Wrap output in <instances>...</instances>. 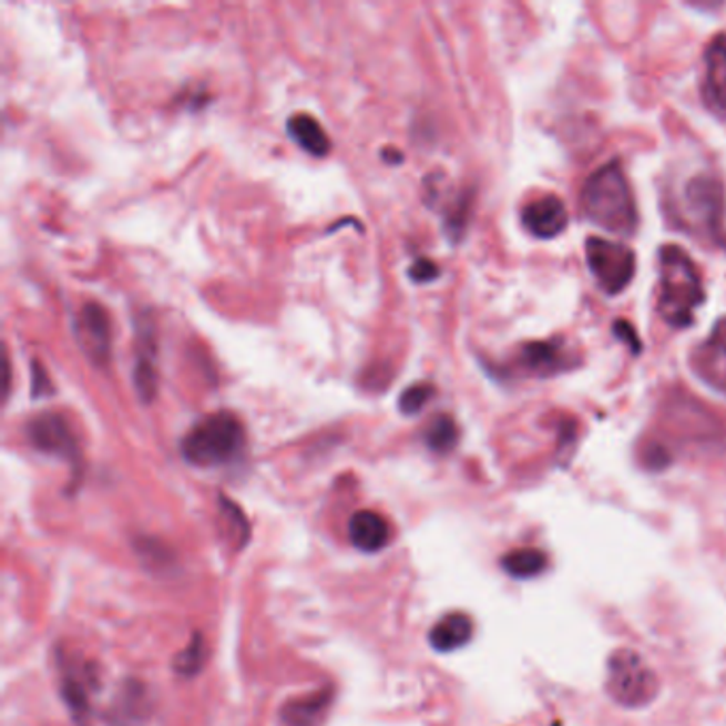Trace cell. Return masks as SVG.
Returning a JSON list of instances; mask_svg holds the SVG:
<instances>
[{"label": "cell", "mask_w": 726, "mask_h": 726, "mask_svg": "<svg viewBox=\"0 0 726 726\" xmlns=\"http://www.w3.org/2000/svg\"><path fill=\"white\" fill-rule=\"evenodd\" d=\"M705 303L703 277L697 263L679 245L667 243L658 249V316L673 328L695 323Z\"/></svg>", "instance_id": "obj_1"}, {"label": "cell", "mask_w": 726, "mask_h": 726, "mask_svg": "<svg viewBox=\"0 0 726 726\" xmlns=\"http://www.w3.org/2000/svg\"><path fill=\"white\" fill-rule=\"evenodd\" d=\"M582 212L612 235L631 237L637 228V205L618 161L596 168L582 190Z\"/></svg>", "instance_id": "obj_2"}, {"label": "cell", "mask_w": 726, "mask_h": 726, "mask_svg": "<svg viewBox=\"0 0 726 726\" xmlns=\"http://www.w3.org/2000/svg\"><path fill=\"white\" fill-rule=\"evenodd\" d=\"M245 443V432L237 416L217 411L194 425L182 441V457L194 467H219L239 457Z\"/></svg>", "instance_id": "obj_3"}, {"label": "cell", "mask_w": 726, "mask_h": 726, "mask_svg": "<svg viewBox=\"0 0 726 726\" xmlns=\"http://www.w3.org/2000/svg\"><path fill=\"white\" fill-rule=\"evenodd\" d=\"M607 695L626 709L646 707L658 695V677L644 656L633 650H616L607 661Z\"/></svg>", "instance_id": "obj_4"}, {"label": "cell", "mask_w": 726, "mask_h": 726, "mask_svg": "<svg viewBox=\"0 0 726 726\" xmlns=\"http://www.w3.org/2000/svg\"><path fill=\"white\" fill-rule=\"evenodd\" d=\"M679 219L688 222L695 233L709 242L725 243V188L712 175H695L682 194Z\"/></svg>", "instance_id": "obj_5"}, {"label": "cell", "mask_w": 726, "mask_h": 726, "mask_svg": "<svg viewBox=\"0 0 726 726\" xmlns=\"http://www.w3.org/2000/svg\"><path fill=\"white\" fill-rule=\"evenodd\" d=\"M582 365L580 354L569 348L563 337L522 344L511 356L503 374L515 377H552L573 371Z\"/></svg>", "instance_id": "obj_6"}, {"label": "cell", "mask_w": 726, "mask_h": 726, "mask_svg": "<svg viewBox=\"0 0 726 726\" xmlns=\"http://www.w3.org/2000/svg\"><path fill=\"white\" fill-rule=\"evenodd\" d=\"M586 263L605 295L616 296L633 282L637 258L635 252L622 242L589 237L586 242Z\"/></svg>", "instance_id": "obj_7"}, {"label": "cell", "mask_w": 726, "mask_h": 726, "mask_svg": "<svg viewBox=\"0 0 726 726\" xmlns=\"http://www.w3.org/2000/svg\"><path fill=\"white\" fill-rule=\"evenodd\" d=\"M28 439L43 454L80 464V448L69 422L60 413H41L28 422Z\"/></svg>", "instance_id": "obj_8"}, {"label": "cell", "mask_w": 726, "mask_h": 726, "mask_svg": "<svg viewBox=\"0 0 726 726\" xmlns=\"http://www.w3.org/2000/svg\"><path fill=\"white\" fill-rule=\"evenodd\" d=\"M691 369L709 388L726 395V318L691 354Z\"/></svg>", "instance_id": "obj_9"}, {"label": "cell", "mask_w": 726, "mask_h": 726, "mask_svg": "<svg viewBox=\"0 0 726 726\" xmlns=\"http://www.w3.org/2000/svg\"><path fill=\"white\" fill-rule=\"evenodd\" d=\"M705 73L701 96L705 108L709 109L718 120H726V34L718 32L703 54Z\"/></svg>", "instance_id": "obj_10"}, {"label": "cell", "mask_w": 726, "mask_h": 726, "mask_svg": "<svg viewBox=\"0 0 726 726\" xmlns=\"http://www.w3.org/2000/svg\"><path fill=\"white\" fill-rule=\"evenodd\" d=\"M520 219L529 235L538 239H554L565 231L569 214L565 203L556 194H543L524 205Z\"/></svg>", "instance_id": "obj_11"}, {"label": "cell", "mask_w": 726, "mask_h": 726, "mask_svg": "<svg viewBox=\"0 0 726 726\" xmlns=\"http://www.w3.org/2000/svg\"><path fill=\"white\" fill-rule=\"evenodd\" d=\"M75 335L80 339L83 351L96 360L103 362L109 358L111 348V326H109L108 311L94 303L83 305L80 316L75 320Z\"/></svg>", "instance_id": "obj_12"}, {"label": "cell", "mask_w": 726, "mask_h": 726, "mask_svg": "<svg viewBox=\"0 0 726 726\" xmlns=\"http://www.w3.org/2000/svg\"><path fill=\"white\" fill-rule=\"evenodd\" d=\"M351 543L367 554L384 550L390 541V526L377 511H356L350 518Z\"/></svg>", "instance_id": "obj_13"}, {"label": "cell", "mask_w": 726, "mask_h": 726, "mask_svg": "<svg viewBox=\"0 0 726 726\" xmlns=\"http://www.w3.org/2000/svg\"><path fill=\"white\" fill-rule=\"evenodd\" d=\"M473 637V620L467 614H448L439 620L429 633V644L439 654H450L467 646Z\"/></svg>", "instance_id": "obj_14"}, {"label": "cell", "mask_w": 726, "mask_h": 726, "mask_svg": "<svg viewBox=\"0 0 726 726\" xmlns=\"http://www.w3.org/2000/svg\"><path fill=\"white\" fill-rule=\"evenodd\" d=\"M333 705V691L326 688L316 695L303 697V699L290 701L284 712L282 718L288 726H320Z\"/></svg>", "instance_id": "obj_15"}, {"label": "cell", "mask_w": 726, "mask_h": 726, "mask_svg": "<svg viewBox=\"0 0 726 726\" xmlns=\"http://www.w3.org/2000/svg\"><path fill=\"white\" fill-rule=\"evenodd\" d=\"M288 133L311 156H326L330 150L328 135L314 115H307V113L293 115L288 120Z\"/></svg>", "instance_id": "obj_16"}, {"label": "cell", "mask_w": 726, "mask_h": 726, "mask_svg": "<svg viewBox=\"0 0 726 726\" xmlns=\"http://www.w3.org/2000/svg\"><path fill=\"white\" fill-rule=\"evenodd\" d=\"M501 566L505 569L508 575L515 580H533L548 571L550 559L543 550H538V548H520V550L508 552L501 561Z\"/></svg>", "instance_id": "obj_17"}, {"label": "cell", "mask_w": 726, "mask_h": 726, "mask_svg": "<svg viewBox=\"0 0 726 726\" xmlns=\"http://www.w3.org/2000/svg\"><path fill=\"white\" fill-rule=\"evenodd\" d=\"M88 682H83L78 677V673L73 669H67L62 673V697L69 705V712L73 716V720L80 726L90 725L92 718V707H90V699H88Z\"/></svg>", "instance_id": "obj_18"}, {"label": "cell", "mask_w": 726, "mask_h": 726, "mask_svg": "<svg viewBox=\"0 0 726 726\" xmlns=\"http://www.w3.org/2000/svg\"><path fill=\"white\" fill-rule=\"evenodd\" d=\"M427 446L437 454H448L457 448L458 427L450 416H437L425 434Z\"/></svg>", "instance_id": "obj_19"}, {"label": "cell", "mask_w": 726, "mask_h": 726, "mask_svg": "<svg viewBox=\"0 0 726 726\" xmlns=\"http://www.w3.org/2000/svg\"><path fill=\"white\" fill-rule=\"evenodd\" d=\"M207 661V650H205V637L201 633H194L192 642H190L186 650H182L175 661H173V669L184 675V677H194L198 675L201 669L205 667Z\"/></svg>", "instance_id": "obj_20"}, {"label": "cell", "mask_w": 726, "mask_h": 726, "mask_svg": "<svg viewBox=\"0 0 726 726\" xmlns=\"http://www.w3.org/2000/svg\"><path fill=\"white\" fill-rule=\"evenodd\" d=\"M432 392H434V390H432V386H429V384H416V386H409L403 395H401V399H399L401 411L407 413V416L418 413L425 405L431 401Z\"/></svg>", "instance_id": "obj_21"}, {"label": "cell", "mask_w": 726, "mask_h": 726, "mask_svg": "<svg viewBox=\"0 0 726 726\" xmlns=\"http://www.w3.org/2000/svg\"><path fill=\"white\" fill-rule=\"evenodd\" d=\"M437 275H439V269H437V265H434L432 260H429V258H420V260H416L413 267L409 269V277H411L413 282H420V284L432 282Z\"/></svg>", "instance_id": "obj_22"}, {"label": "cell", "mask_w": 726, "mask_h": 726, "mask_svg": "<svg viewBox=\"0 0 726 726\" xmlns=\"http://www.w3.org/2000/svg\"><path fill=\"white\" fill-rule=\"evenodd\" d=\"M614 333L618 335L622 341H626V344L631 346V350H633V354H640V351H642V344H640V337H637V333L633 330V326H631V324L624 323V320H618V323H616V326H614Z\"/></svg>", "instance_id": "obj_23"}]
</instances>
